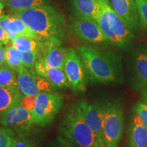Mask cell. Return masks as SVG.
<instances>
[{
    "instance_id": "cell-14",
    "label": "cell",
    "mask_w": 147,
    "mask_h": 147,
    "mask_svg": "<svg viewBox=\"0 0 147 147\" xmlns=\"http://www.w3.org/2000/svg\"><path fill=\"white\" fill-rule=\"evenodd\" d=\"M129 147H147V128L134 114L128 131Z\"/></svg>"
},
{
    "instance_id": "cell-2",
    "label": "cell",
    "mask_w": 147,
    "mask_h": 147,
    "mask_svg": "<svg viewBox=\"0 0 147 147\" xmlns=\"http://www.w3.org/2000/svg\"><path fill=\"white\" fill-rule=\"evenodd\" d=\"M59 131L61 136L82 147H105L84 121L77 103L66 113Z\"/></svg>"
},
{
    "instance_id": "cell-6",
    "label": "cell",
    "mask_w": 147,
    "mask_h": 147,
    "mask_svg": "<svg viewBox=\"0 0 147 147\" xmlns=\"http://www.w3.org/2000/svg\"><path fill=\"white\" fill-rule=\"evenodd\" d=\"M63 104V97L58 93L42 92L36 96L32 112L33 124L45 127L54 120Z\"/></svg>"
},
{
    "instance_id": "cell-32",
    "label": "cell",
    "mask_w": 147,
    "mask_h": 147,
    "mask_svg": "<svg viewBox=\"0 0 147 147\" xmlns=\"http://www.w3.org/2000/svg\"><path fill=\"white\" fill-rule=\"evenodd\" d=\"M4 3L2 2V1L0 0V17L3 15V10L4 8Z\"/></svg>"
},
{
    "instance_id": "cell-8",
    "label": "cell",
    "mask_w": 147,
    "mask_h": 147,
    "mask_svg": "<svg viewBox=\"0 0 147 147\" xmlns=\"http://www.w3.org/2000/svg\"><path fill=\"white\" fill-rule=\"evenodd\" d=\"M67 31L70 36L84 41L91 43L107 42L98 24L93 20L81 19L74 16L69 19Z\"/></svg>"
},
{
    "instance_id": "cell-4",
    "label": "cell",
    "mask_w": 147,
    "mask_h": 147,
    "mask_svg": "<svg viewBox=\"0 0 147 147\" xmlns=\"http://www.w3.org/2000/svg\"><path fill=\"white\" fill-rule=\"evenodd\" d=\"M78 53L91 81L110 82L117 80L115 65L104 53L86 46L78 47Z\"/></svg>"
},
{
    "instance_id": "cell-16",
    "label": "cell",
    "mask_w": 147,
    "mask_h": 147,
    "mask_svg": "<svg viewBox=\"0 0 147 147\" xmlns=\"http://www.w3.org/2000/svg\"><path fill=\"white\" fill-rule=\"evenodd\" d=\"M67 49L60 47H47L40 55L46 65L64 70Z\"/></svg>"
},
{
    "instance_id": "cell-7",
    "label": "cell",
    "mask_w": 147,
    "mask_h": 147,
    "mask_svg": "<svg viewBox=\"0 0 147 147\" xmlns=\"http://www.w3.org/2000/svg\"><path fill=\"white\" fill-rule=\"evenodd\" d=\"M64 71L73 93L80 94L86 91L88 84L87 72L78 53L72 48L67 49Z\"/></svg>"
},
{
    "instance_id": "cell-21",
    "label": "cell",
    "mask_w": 147,
    "mask_h": 147,
    "mask_svg": "<svg viewBox=\"0 0 147 147\" xmlns=\"http://www.w3.org/2000/svg\"><path fill=\"white\" fill-rule=\"evenodd\" d=\"M134 68L140 82L147 90V53L139 52L134 59Z\"/></svg>"
},
{
    "instance_id": "cell-9",
    "label": "cell",
    "mask_w": 147,
    "mask_h": 147,
    "mask_svg": "<svg viewBox=\"0 0 147 147\" xmlns=\"http://www.w3.org/2000/svg\"><path fill=\"white\" fill-rule=\"evenodd\" d=\"M16 73L18 88L23 95H37L42 92H52L55 89V86L47 78L39 76L24 66Z\"/></svg>"
},
{
    "instance_id": "cell-31",
    "label": "cell",
    "mask_w": 147,
    "mask_h": 147,
    "mask_svg": "<svg viewBox=\"0 0 147 147\" xmlns=\"http://www.w3.org/2000/svg\"><path fill=\"white\" fill-rule=\"evenodd\" d=\"M10 41L6 32L0 27V45H7Z\"/></svg>"
},
{
    "instance_id": "cell-17",
    "label": "cell",
    "mask_w": 147,
    "mask_h": 147,
    "mask_svg": "<svg viewBox=\"0 0 147 147\" xmlns=\"http://www.w3.org/2000/svg\"><path fill=\"white\" fill-rule=\"evenodd\" d=\"M7 34H14L17 36L28 37L37 40V37L34 33L26 26L23 21L14 14H8V21L6 27L4 29Z\"/></svg>"
},
{
    "instance_id": "cell-23",
    "label": "cell",
    "mask_w": 147,
    "mask_h": 147,
    "mask_svg": "<svg viewBox=\"0 0 147 147\" xmlns=\"http://www.w3.org/2000/svg\"><path fill=\"white\" fill-rule=\"evenodd\" d=\"M5 63L16 71L23 67L22 53L16 50L12 45L5 47Z\"/></svg>"
},
{
    "instance_id": "cell-3",
    "label": "cell",
    "mask_w": 147,
    "mask_h": 147,
    "mask_svg": "<svg viewBox=\"0 0 147 147\" xmlns=\"http://www.w3.org/2000/svg\"><path fill=\"white\" fill-rule=\"evenodd\" d=\"M96 23L108 42L118 48H123L134 38L130 30L117 15L109 0H100Z\"/></svg>"
},
{
    "instance_id": "cell-27",
    "label": "cell",
    "mask_w": 147,
    "mask_h": 147,
    "mask_svg": "<svg viewBox=\"0 0 147 147\" xmlns=\"http://www.w3.org/2000/svg\"><path fill=\"white\" fill-rule=\"evenodd\" d=\"M140 25L147 32V0H135Z\"/></svg>"
},
{
    "instance_id": "cell-30",
    "label": "cell",
    "mask_w": 147,
    "mask_h": 147,
    "mask_svg": "<svg viewBox=\"0 0 147 147\" xmlns=\"http://www.w3.org/2000/svg\"><path fill=\"white\" fill-rule=\"evenodd\" d=\"M11 147H35V146L26 139H20L17 140Z\"/></svg>"
},
{
    "instance_id": "cell-25",
    "label": "cell",
    "mask_w": 147,
    "mask_h": 147,
    "mask_svg": "<svg viewBox=\"0 0 147 147\" xmlns=\"http://www.w3.org/2000/svg\"><path fill=\"white\" fill-rule=\"evenodd\" d=\"M134 110L147 128V92L144 93L142 98L135 104Z\"/></svg>"
},
{
    "instance_id": "cell-12",
    "label": "cell",
    "mask_w": 147,
    "mask_h": 147,
    "mask_svg": "<svg viewBox=\"0 0 147 147\" xmlns=\"http://www.w3.org/2000/svg\"><path fill=\"white\" fill-rule=\"evenodd\" d=\"M112 7L122 21L132 32L139 28L140 21L135 0H110Z\"/></svg>"
},
{
    "instance_id": "cell-5",
    "label": "cell",
    "mask_w": 147,
    "mask_h": 147,
    "mask_svg": "<svg viewBox=\"0 0 147 147\" xmlns=\"http://www.w3.org/2000/svg\"><path fill=\"white\" fill-rule=\"evenodd\" d=\"M103 114V139L105 147H118L124 129V113L117 102L100 103Z\"/></svg>"
},
{
    "instance_id": "cell-20",
    "label": "cell",
    "mask_w": 147,
    "mask_h": 147,
    "mask_svg": "<svg viewBox=\"0 0 147 147\" xmlns=\"http://www.w3.org/2000/svg\"><path fill=\"white\" fill-rule=\"evenodd\" d=\"M45 77L55 87H69V84L64 70L47 65Z\"/></svg>"
},
{
    "instance_id": "cell-28",
    "label": "cell",
    "mask_w": 147,
    "mask_h": 147,
    "mask_svg": "<svg viewBox=\"0 0 147 147\" xmlns=\"http://www.w3.org/2000/svg\"><path fill=\"white\" fill-rule=\"evenodd\" d=\"M36 95H25L23 97L21 106L32 113L35 107Z\"/></svg>"
},
{
    "instance_id": "cell-11",
    "label": "cell",
    "mask_w": 147,
    "mask_h": 147,
    "mask_svg": "<svg viewBox=\"0 0 147 147\" xmlns=\"http://www.w3.org/2000/svg\"><path fill=\"white\" fill-rule=\"evenodd\" d=\"M77 104L84 121L104 144L103 139V114L100 103L89 104L82 100L78 101Z\"/></svg>"
},
{
    "instance_id": "cell-19",
    "label": "cell",
    "mask_w": 147,
    "mask_h": 147,
    "mask_svg": "<svg viewBox=\"0 0 147 147\" xmlns=\"http://www.w3.org/2000/svg\"><path fill=\"white\" fill-rule=\"evenodd\" d=\"M12 13L40 5H49V0H1Z\"/></svg>"
},
{
    "instance_id": "cell-24",
    "label": "cell",
    "mask_w": 147,
    "mask_h": 147,
    "mask_svg": "<svg viewBox=\"0 0 147 147\" xmlns=\"http://www.w3.org/2000/svg\"><path fill=\"white\" fill-rule=\"evenodd\" d=\"M15 133L9 127H0V147H11L16 142Z\"/></svg>"
},
{
    "instance_id": "cell-18",
    "label": "cell",
    "mask_w": 147,
    "mask_h": 147,
    "mask_svg": "<svg viewBox=\"0 0 147 147\" xmlns=\"http://www.w3.org/2000/svg\"><path fill=\"white\" fill-rule=\"evenodd\" d=\"M12 45L22 53L29 51H39L42 53L46 48L43 42L22 36H18L15 40L12 41Z\"/></svg>"
},
{
    "instance_id": "cell-26",
    "label": "cell",
    "mask_w": 147,
    "mask_h": 147,
    "mask_svg": "<svg viewBox=\"0 0 147 147\" xmlns=\"http://www.w3.org/2000/svg\"><path fill=\"white\" fill-rule=\"evenodd\" d=\"M41 53L39 51H29V52L22 53V63L24 67L30 71H34V68L35 69V64Z\"/></svg>"
},
{
    "instance_id": "cell-10",
    "label": "cell",
    "mask_w": 147,
    "mask_h": 147,
    "mask_svg": "<svg viewBox=\"0 0 147 147\" xmlns=\"http://www.w3.org/2000/svg\"><path fill=\"white\" fill-rule=\"evenodd\" d=\"M0 123L14 128L21 135H24L34 125L32 113L21 105L14 106L2 114L0 116Z\"/></svg>"
},
{
    "instance_id": "cell-29",
    "label": "cell",
    "mask_w": 147,
    "mask_h": 147,
    "mask_svg": "<svg viewBox=\"0 0 147 147\" xmlns=\"http://www.w3.org/2000/svg\"><path fill=\"white\" fill-rule=\"evenodd\" d=\"M55 147H82L75 144L62 136H58L55 143Z\"/></svg>"
},
{
    "instance_id": "cell-13",
    "label": "cell",
    "mask_w": 147,
    "mask_h": 147,
    "mask_svg": "<svg viewBox=\"0 0 147 147\" xmlns=\"http://www.w3.org/2000/svg\"><path fill=\"white\" fill-rule=\"evenodd\" d=\"M71 5L75 17L95 21L100 10V0H71Z\"/></svg>"
},
{
    "instance_id": "cell-22",
    "label": "cell",
    "mask_w": 147,
    "mask_h": 147,
    "mask_svg": "<svg viewBox=\"0 0 147 147\" xmlns=\"http://www.w3.org/2000/svg\"><path fill=\"white\" fill-rule=\"evenodd\" d=\"M6 63L0 66V87L18 88L17 75Z\"/></svg>"
},
{
    "instance_id": "cell-1",
    "label": "cell",
    "mask_w": 147,
    "mask_h": 147,
    "mask_svg": "<svg viewBox=\"0 0 147 147\" xmlns=\"http://www.w3.org/2000/svg\"><path fill=\"white\" fill-rule=\"evenodd\" d=\"M47 47H61L67 33L64 14L49 5L24 9L14 12Z\"/></svg>"
},
{
    "instance_id": "cell-15",
    "label": "cell",
    "mask_w": 147,
    "mask_h": 147,
    "mask_svg": "<svg viewBox=\"0 0 147 147\" xmlns=\"http://www.w3.org/2000/svg\"><path fill=\"white\" fill-rule=\"evenodd\" d=\"M23 97L19 88L0 87V116L14 106L21 105Z\"/></svg>"
}]
</instances>
